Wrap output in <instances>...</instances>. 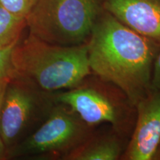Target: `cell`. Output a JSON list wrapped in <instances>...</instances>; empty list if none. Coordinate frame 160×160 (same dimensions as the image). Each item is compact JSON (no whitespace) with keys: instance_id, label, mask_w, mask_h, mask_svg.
<instances>
[{"instance_id":"obj_1","label":"cell","mask_w":160,"mask_h":160,"mask_svg":"<svg viewBox=\"0 0 160 160\" xmlns=\"http://www.w3.org/2000/svg\"><path fill=\"white\" fill-rule=\"evenodd\" d=\"M87 46L92 73L121 89L135 106L149 94L159 43L130 28L104 9Z\"/></svg>"},{"instance_id":"obj_5","label":"cell","mask_w":160,"mask_h":160,"mask_svg":"<svg viewBox=\"0 0 160 160\" xmlns=\"http://www.w3.org/2000/svg\"><path fill=\"white\" fill-rule=\"evenodd\" d=\"M93 128L68 106L55 102L45 122L34 133L8 150L6 157L57 155L63 159L93 133Z\"/></svg>"},{"instance_id":"obj_3","label":"cell","mask_w":160,"mask_h":160,"mask_svg":"<svg viewBox=\"0 0 160 160\" xmlns=\"http://www.w3.org/2000/svg\"><path fill=\"white\" fill-rule=\"evenodd\" d=\"M104 0H39L26 17L29 34L57 45L86 44Z\"/></svg>"},{"instance_id":"obj_4","label":"cell","mask_w":160,"mask_h":160,"mask_svg":"<svg viewBox=\"0 0 160 160\" xmlns=\"http://www.w3.org/2000/svg\"><path fill=\"white\" fill-rule=\"evenodd\" d=\"M79 86L53 96L56 102L68 106L88 125L108 123L122 137H131L137 109L124 92L97 76Z\"/></svg>"},{"instance_id":"obj_11","label":"cell","mask_w":160,"mask_h":160,"mask_svg":"<svg viewBox=\"0 0 160 160\" xmlns=\"http://www.w3.org/2000/svg\"><path fill=\"white\" fill-rule=\"evenodd\" d=\"M39 0H0V6L13 14L26 18Z\"/></svg>"},{"instance_id":"obj_9","label":"cell","mask_w":160,"mask_h":160,"mask_svg":"<svg viewBox=\"0 0 160 160\" xmlns=\"http://www.w3.org/2000/svg\"><path fill=\"white\" fill-rule=\"evenodd\" d=\"M125 138L113 128L99 133H93L74 150L63 157L66 160H117L121 159L127 145Z\"/></svg>"},{"instance_id":"obj_13","label":"cell","mask_w":160,"mask_h":160,"mask_svg":"<svg viewBox=\"0 0 160 160\" xmlns=\"http://www.w3.org/2000/svg\"><path fill=\"white\" fill-rule=\"evenodd\" d=\"M151 89V91H160V49L153 62Z\"/></svg>"},{"instance_id":"obj_7","label":"cell","mask_w":160,"mask_h":160,"mask_svg":"<svg viewBox=\"0 0 160 160\" xmlns=\"http://www.w3.org/2000/svg\"><path fill=\"white\" fill-rule=\"evenodd\" d=\"M136 109L134 128L121 159H153L160 146V91H151Z\"/></svg>"},{"instance_id":"obj_12","label":"cell","mask_w":160,"mask_h":160,"mask_svg":"<svg viewBox=\"0 0 160 160\" xmlns=\"http://www.w3.org/2000/svg\"><path fill=\"white\" fill-rule=\"evenodd\" d=\"M16 45L0 48V81L14 78L13 52Z\"/></svg>"},{"instance_id":"obj_6","label":"cell","mask_w":160,"mask_h":160,"mask_svg":"<svg viewBox=\"0 0 160 160\" xmlns=\"http://www.w3.org/2000/svg\"><path fill=\"white\" fill-rule=\"evenodd\" d=\"M42 90L19 78L8 83L1 112V137L8 150L17 144L44 106Z\"/></svg>"},{"instance_id":"obj_2","label":"cell","mask_w":160,"mask_h":160,"mask_svg":"<svg viewBox=\"0 0 160 160\" xmlns=\"http://www.w3.org/2000/svg\"><path fill=\"white\" fill-rule=\"evenodd\" d=\"M14 78L52 93L77 87L91 74L87 43L53 45L29 34L13 52Z\"/></svg>"},{"instance_id":"obj_10","label":"cell","mask_w":160,"mask_h":160,"mask_svg":"<svg viewBox=\"0 0 160 160\" xmlns=\"http://www.w3.org/2000/svg\"><path fill=\"white\" fill-rule=\"evenodd\" d=\"M25 27L26 18L13 14L0 6V48L17 45Z\"/></svg>"},{"instance_id":"obj_8","label":"cell","mask_w":160,"mask_h":160,"mask_svg":"<svg viewBox=\"0 0 160 160\" xmlns=\"http://www.w3.org/2000/svg\"><path fill=\"white\" fill-rule=\"evenodd\" d=\"M103 7L130 28L160 44V0H104Z\"/></svg>"},{"instance_id":"obj_14","label":"cell","mask_w":160,"mask_h":160,"mask_svg":"<svg viewBox=\"0 0 160 160\" xmlns=\"http://www.w3.org/2000/svg\"><path fill=\"white\" fill-rule=\"evenodd\" d=\"M10 80L11 79H5L0 81V159H5L6 157V148L1 137V112L6 88H7L8 83Z\"/></svg>"}]
</instances>
